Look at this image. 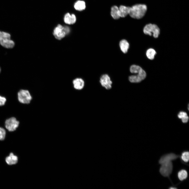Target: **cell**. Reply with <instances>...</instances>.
Wrapping results in <instances>:
<instances>
[{"label":"cell","instance_id":"cell-22","mask_svg":"<svg viewBox=\"0 0 189 189\" xmlns=\"http://www.w3.org/2000/svg\"><path fill=\"white\" fill-rule=\"evenodd\" d=\"M10 35L7 33L0 31V39H10Z\"/></svg>","mask_w":189,"mask_h":189},{"label":"cell","instance_id":"cell-24","mask_svg":"<svg viewBox=\"0 0 189 189\" xmlns=\"http://www.w3.org/2000/svg\"><path fill=\"white\" fill-rule=\"evenodd\" d=\"M187 116V113L184 112H180L178 115V118L181 119Z\"/></svg>","mask_w":189,"mask_h":189},{"label":"cell","instance_id":"cell-14","mask_svg":"<svg viewBox=\"0 0 189 189\" xmlns=\"http://www.w3.org/2000/svg\"><path fill=\"white\" fill-rule=\"evenodd\" d=\"M0 43L2 46L8 48H12L14 45V42L10 39H0Z\"/></svg>","mask_w":189,"mask_h":189},{"label":"cell","instance_id":"cell-17","mask_svg":"<svg viewBox=\"0 0 189 189\" xmlns=\"http://www.w3.org/2000/svg\"><path fill=\"white\" fill-rule=\"evenodd\" d=\"M74 7L75 9L77 10H82L85 8V3L83 1H78L75 3Z\"/></svg>","mask_w":189,"mask_h":189},{"label":"cell","instance_id":"cell-12","mask_svg":"<svg viewBox=\"0 0 189 189\" xmlns=\"http://www.w3.org/2000/svg\"><path fill=\"white\" fill-rule=\"evenodd\" d=\"M76 20V17L74 14L71 15L68 13L65 15L64 17V21L67 24H73L75 23Z\"/></svg>","mask_w":189,"mask_h":189},{"label":"cell","instance_id":"cell-7","mask_svg":"<svg viewBox=\"0 0 189 189\" xmlns=\"http://www.w3.org/2000/svg\"><path fill=\"white\" fill-rule=\"evenodd\" d=\"M136 74L137 75L130 76L129 77V81L132 83H138L144 80L146 77L145 72L142 69Z\"/></svg>","mask_w":189,"mask_h":189},{"label":"cell","instance_id":"cell-27","mask_svg":"<svg viewBox=\"0 0 189 189\" xmlns=\"http://www.w3.org/2000/svg\"><path fill=\"white\" fill-rule=\"evenodd\" d=\"M177 189V188L176 187H171L169 188V189Z\"/></svg>","mask_w":189,"mask_h":189},{"label":"cell","instance_id":"cell-21","mask_svg":"<svg viewBox=\"0 0 189 189\" xmlns=\"http://www.w3.org/2000/svg\"><path fill=\"white\" fill-rule=\"evenodd\" d=\"M142 69L140 66L135 65H133L130 68V71L132 73L136 74L140 71Z\"/></svg>","mask_w":189,"mask_h":189},{"label":"cell","instance_id":"cell-20","mask_svg":"<svg viewBox=\"0 0 189 189\" xmlns=\"http://www.w3.org/2000/svg\"><path fill=\"white\" fill-rule=\"evenodd\" d=\"M181 160L184 162H187L189 160V152L185 151L183 152L180 156Z\"/></svg>","mask_w":189,"mask_h":189},{"label":"cell","instance_id":"cell-8","mask_svg":"<svg viewBox=\"0 0 189 189\" xmlns=\"http://www.w3.org/2000/svg\"><path fill=\"white\" fill-rule=\"evenodd\" d=\"M100 82L101 85L107 90H109L112 88V82L107 74H104L101 76Z\"/></svg>","mask_w":189,"mask_h":189},{"label":"cell","instance_id":"cell-28","mask_svg":"<svg viewBox=\"0 0 189 189\" xmlns=\"http://www.w3.org/2000/svg\"></svg>","mask_w":189,"mask_h":189},{"label":"cell","instance_id":"cell-25","mask_svg":"<svg viewBox=\"0 0 189 189\" xmlns=\"http://www.w3.org/2000/svg\"><path fill=\"white\" fill-rule=\"evenodd\" d=\"M6 101V99L4 97L0 95V106L4 105Z\"/></svg>","mask_w":189,"mask_h":189},{"label":"cell","instance_id":"cell-15","mask_svg":"<svg viewBox=\"0 0 189 189\" xmlns=\"http://www.w3.org/2000/svg\"><path fill=\"white\" fill-rule=\"evenodd\" d=\"M119 46L122 51L124 53H126L129 47V44L127 40L123 39L119 43Z\"/></svg>","mask_w":189,"mask_h":189},{"label":"cell","instance_id":"cell-1","mask_svg":"<svg viewBox=\"0 0 189 189\" xmlns=\"http://www.w3.org/2000/svg\"><path fill=\"white\" fill-rule=\"evenodd\" d=\"M147 10L146 6L144 4H137L130 7L129 14L132 18L137 19L142 18Z\"/></svg>","mask_w":189,"mask_h":189},{"label":"cell","instance_id":"cell-4","mask_svg":"<svg viewBox=\"0 0 189 189\" xmlns=\"http://www.w3.org/2000/svg\"><path fill=\"white\" fill-rule=\"evenodd\" d=\"M18 98L20 103L24 104H29L31 101L32 98L28 90H21L18 92Z\"/></svg>","mask_w":189,"mask_h":189},{"label":"cell","instance_id":"cell-13","mask_svg":"<svg viewBox=\"0 0 189 189\" xmlns=\"http://www.w3.org/2000/svg\"><path fill=\"white\" fill-rule=\"evenodd\" d=\"M130 7L120 6L119 8V14L121 17H124L129 14Z\"/></svg>","mask_w":189,"mask_h":189},{"label":"cell","instance_id":"cell-11","mask_svg":"<svg viewBox=\"0 0 189 189\" xmlns=\"http://www.w3.org/2000/svg\"><path fill=\"white\" fill-rule=\"evenodd\" d=\"M72 83L74 88L76 90H82L84 87L85 82L84 80L81 78H77L73 80Z\"/></svg>","mask_w":189,"mask_h":189},{"label":"cell","instance_id":"cell-26","mask_svg":"<svg viewBox=\"0 0 189 189\" xmlns=\"http://www.w3.org/2000/svg\"><path fill=\"white\" fill-rule=\"evenodd\" d=\"M188 119L189 117L188 116L181 119L182 122L184 123H187L188 122Z\"/></svg>","mask_w":189,"mask_h":189},{"label":"cell","instance_id":"cell-19","mask_svg":"<svg viewBox=\"0 0 189 189\" xmlns=\"http://www.w3.org/2000/svg\"><path fill=\"white\" fill-rule=\"evenodd\" d=\"M156 54V52L153 49L150 48L146 52V55L147 57L150 60L154 59V56Z\"/></svg>","mask_w":189,"mask_h":189},{"label":"cell","instance_id":"cell-16","mask_svg":"<svg viewBox=\"0 0 189 189\" xmlns=\"http://www.w3.org/2000/svg\"><path fill=\"white\" fill-rule=\"evenodd\" d=\"M111 14L112 17L114 19H117L120 18L119 14V8L116 6L112 7Z\"/></svg>","mask_w":189,"mask_h":189},{"label":"cell","instance_id":"cell-5","mask_svg":"<svg viewBox=\"0 0 189 189\" xmlns=\"http://www.w3.org/2000/svg\"><path fill=\"white\" fill-rule=\"evenodd\" d=\"M159 172L163 176L169 177L172 173L173 165L172 161L165 162L161 164Z\"/></svg>","mask_w":189,"mask_h":189},{"label":"cell","instance_id":"cell-18","mask_svg":"<svg viewBox=\"0 0 189 189\" xmlns=\"http://www.w3.org/2000/svg\"><path fill=\"white\" fill-rule=\"evenodd\" d=\"M177 176L180 180L182 181L187 178L188 176L187 172L185 170H181L178 172Z\"/></svg>","mask_w":189,"mask_h":189},{"label":"cell","instance_id":"cell-9","mask_svg":"<svg viewBox=\"0 0 189 189\" xmlns=\"http://www.w3.org/2000/svg\"><path fill=\"white\" fill-rule=\"evenodd\" d=\"M180 157V156L174 153H171L167 154L162 156L159 161L160 164L166 162L172 161Z\"/></svg>","mask_w":189,"mask_h":189},{"label":"cell","instance_id":"cell-6","mask_svg":"<svg viewBox=\"0 0 189 189\" xmlns=\"http://www.w3.org/2000/svg\"><path fill=\"white\" fill-rule=\"evenodd\" d=\"M19 122L14 117H12L6 120L5 125L6 128L9 132L15 130L18 127Z\"/></svg>","mask_w":189,"mask_h":189},{"label":"cell","instance_id":"cell-3","mask_svg":"<svg viewBox=\"0 0 189 189\" xmlns=\"http://www.w3.org/2000/svg\"><path fill=\"white\" fill-rule=\"evenodd\" d=\"M144 33L146 34L153 36L155 38L158 37L160 34V29L157 25L155 24H149L146 25L143 29Z\"/></svg>","mask_w":189,"mask_h":189},{"label":"cell","instance_id":"cell-23","mask_svg":"<svg viewBox=\"0 0 189 189\" xmlns=\"http://www.w3.org/2000/svg\"><path fill=\"white\" fill-rule=\"evenodd\" d=\"M6 132L5 130L3 128L0 127V140H4L6 137Z\"/></svg>","mask_w":189,"mask_h":189},{"label":"cell","instance_id":"cell-2","mask_svg":"<svg viewBox=\"0 0 189 189\" xmlns=\"http://www.w3.org/2000/svg\"><path fill=\"white\" fill-rule=\"evenodd\" d=\"M69 32L70 29L68 27H64L60 24H58L54 29L53 34L56 38L60 40L64 37Z\"/></svg>","mask_w":189,"mask_h":189},{"label":"cell","instance_id":"cell-10","mask_svg":"<svg viewBox=\"0 0 189 189\" xmlns=\"http://www.w3.org/2000/svg\"><path fill=\"white\" fill-rule=\"evenodd\" d=\"M5 160L6 163L8 165H14L18 162V158L13 153H11L8 156L6 157Z\"/></svg>","mask_w":189,"mask_h":189}]
</instances>
